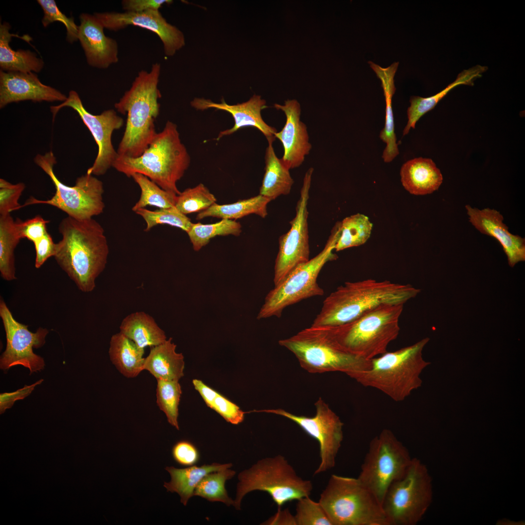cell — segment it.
Listing matches in <instances>:
<instances>
[{
    "instance_id": "obj_1",
    "label": "cell",
    "mask_w": 525,
    "mask_h": 525,
    "mask_svg": "<svg viewBox=\"0 0 525 525\" xmlns=\"http://www.w3.org/2000/svg\"><path fill=\"white\" fill-rule=\"evenodd\" d=\"M58 230L62 238L56 244V262L79 290L92 291L109 253L104 228L92 218L79 220L68 216L60 222Z\"/></svg>"
},
{
    "instance_id": "obj_2",
    "label": "cell",
    "mask_w": 525,
    "mask_h": 525,
    "mask_svg": "<svg viewBox=\"0 0 525 525\" xmlns=\"http://www.w3.org/2000/svg\"><path fill=\"white\" fill-rule=\"evenodd\" d=\"M420 292L409 284L386 280L346 282L325 298L312 326L341 325L382 305H404Z\"/></svg>"
},
{
    "instance_id": "obj_3",
    "label": "cell",
    "mask_w": 525,
    "mask_h": 525,
    "mask_svg": "<svg viewBox=\"0 0 525 525\" xmlns=\"http://www.w3.org/2000/svg\"><path fill=\"white\" fill-rule=\"evenodd\" d=\"M160 70V64L157 63L150 71H139L129 89L114 105L117 111L127 115L124 132L117 151L120 156H140L157 133L155 122L161 96L158 88Z\"/></svg>"
},
{
    "instance_id": "obj_4",
    "label": "cell",
    "mask_w": 525,
    "mask_h": 525,
    "mask_svg": "<svg viewBox=\"0 0 525 525\" xmlns=\"http://www.w3.org/2000/svg\"><path fill=\"white\" fill-rule=\"evenodd\" d=\"M190 161L176 125L168 121L141 155L137 158L118 155L112 167L128 177L136 173L142 174L163 190L178 195L181 192L176 183L183 177Z\"/></svg>"
},
{
    "instance_id": "obj_5",
    "label": "cell",
    "mask_w": 525,
    "mask_h": 525,
    "mask_svg": "<svg viewBox=\"0 0 525 525\" xmlns=\"http://www.w3.org/2000/svg\"><path fill=\"white\" fill-rule=\"evenodd\" d=\"M427 337L397 350L370 359V368L354 378L365 387L375 388L395 402H402L421 386L420 375L430 363L422 357Z\"/></svg>"
},
{
    "instance_id": "obj_6",
    "label": "cell",
    "mask_w": 525,
    "mask_h": 525,
    "mask_svg": "<svg viewBox=\"0 0 525 525\" xmlns=\"http://www.w3.org/2000/svg\"><path fill=\"white\" fill-rule=\"evenodd\" d=\"M279 343L292 352L301 367L310 373L337 371L354 379L359 373L370 368V360L345 350L329 327L311 325L291 337L280 340Z\"/></svg>"
},
{
    "instance_id": "obj_7",
    "label": "cell",
    "mask_w": 525,
    "mask_h": 525,
    "mask_svg": "<svg viewBox=\"0 0 525 525\" xmlns=\"http://www.w3.org/2000/svg\"><path fill=\"white\" fill-rule=\"evenodd\" d=\"M403 304H384L346 324L329 327L337 342L347 351L370 360L387 351L398 337Z\"/></svg>"
},
{
    "instance_id": "obj_8",
    "label": "cell",
    "mask_w": 525,
    "mask_h": 525,
    "mask_svg": "<svg viewBox=\"0 0 525 525\" xmlns=\"http://www.w3.org/2000/svg\"><path fill=\"white\" fill-rule=\"evenodd\" d=\"M318 502L332 525H389L382 504L358 478L331 475Z\"/></svg>"
},
{
    "instance_id": "obj_9",
    "label": "cell",
    "mask_w": 525,
    "mask_h": 525,
    "mask_svg": "<svg viewBox=\"0 0 525 525\" xmlns=\"http://www.w3.org/2000/svg\"><path fill=\"white\" fill-rule=\"evenodd\" d=\"M234 508L241 510L245 495L254 490L268 493L278 509L286 503L309 496L313 484L298 476L293 467L280 455L258 460L238 475Z\"/></svg>"
},
{
    "instance_id": "obj_10",
    "label": "cell",
    "mask_w": 525,
    "mask_h": 525,
    "mask_svg": "<svg viewBox=\"0 0 525 525\" xmlns=\"http://www.w3.org/2000/svg\"><path fill=\"white\" fill-rule=\"evenodd\" d=\"M337 224L322 251L317 255L294 268L284 279L271 290L265 298L257 318L271 316L280 317L288 306L315 296H321L324 290L317 282L318 276L326 263L334 260L333 253L337 240Z\"/></svg>"
},
{
    "instance_id": "obj_11",
    "label": "cell",
    "mask_w": 525,
    "mask_h": 525,
    "mask_svg": "<svg viewBox=\"0 0 525 525\" xmlns=\"http://www.w3.org/2000/svg\"><path fill=\"white\" fill-rule=\"evenodd\" d=\"M34 161L49 176L54 185L55 192L50 199L45 200L31 196L20 209L31 205L47 204L79 220L92 218L103 212L105 206L103 198L104 190L101 180L86 174L78 177L73 186L63 184L54 173L53 166L57 162L52 151L44 155L37 154Z\"/></svg>"
},
{
    "instance_id": "obj_12",
    "label": "cell",
    "mask_w": 525,
    "mask_h": 525,
    "mask_svg": "<svg viewBox=\"0 0 525 525\" xmlns=\"http://www.w3.org/2000/svg\"><path fill=\"white\" fill-rule=\"evenodd\" d=\"M432 479L420 460L413 458L404 475L388 489L382 503L389 525H415L432 501Z\"/></svg>"
},
{
    "instance_id": "obj_13",
    "label": "cell",
    "mask_w": 525,
    "mask_h": 525,
    "mask_svg": "<svg viewBox=\"0 0 525 525\" xmlns=\"http://www.w3.org/2000/svg\"><path fill=\"white\" fill-rule=\"evenodd\" d=\"M406 447L389 429L370 441L357 477L382 505L390 486L402 478L412 462Z\"/></svg>"
},
{
    "instance_id": "obj_14",
    "label": "cell",
    "mask_w": 525,
    "mask_h": 525,
    "mask_svg": "<svg viewBox=\"0 0 525 525\" xmlns=\"http://www.w3.org/2000/svg\"><path fill=\"white\" fill-rule=\"evenodd\" d=\"M315 415L313 417L299 416L284 409H263L251 412L272 413L287 418L296 424L319 445L320 464L315 472L317 474L333 468L337 455L343 439L344 423L321 398L315 403Z\"/></svg>"
},
{
    "instance_id": "obj_15",
    "label": "cell",
    "mask_w": 525,
    "mask_h": 525,
    "mask_svg": "<svg viewBox=\"0 0 525 525\" xmlns=\"http://www.w3.org/2000/svg\"><path fill=\"white\" fill-rule=\"evenodd\" d=\"M314 169L310 168L303 179L295 217L290 222L289 231L279 238V249L275 260L274 283H280L297 266L309 259L307 205Z\"/></svg>"
},
{
    "instance_id": "obj_16",
    "label": "cell",
    "mask_w": 525,
    "mask_h": 525,
    "mask_svg": "<svg viewBox=\"0 0 525 525\" xmlns=\"http://www.w3.org/2000/svg\"><path fill=\"white\" fill-rule=\"evenodd\" d=\"M65 106L71 107L77 112L98 145L97 156L87 174L96 175H104L112 167L118 157L112 143V135L115 130L122 127L124 123L123 119L113 109L105 110L99 115L90 113L84 107L78 93L72 90L69 92L64 102L50 107L53 118L59 110Z\"/></svg>"
},
{
    "instance_id": "obj_17",
    "label": "cell",
    "mask_w": 525,
    "mask_h": 525,
    "mask_svg": "<svg viewBox=\"0 0 525 525\" xmlns=\"http://www.w3.org/2000/svg\"><path fill=\"white\" fill-rule=\"evenodd\" d=\"M0 316L1 318L6 338V346L0 358V368L4 371L12 367L21 365L30 370V374L42 370L45 362L42 357L35 354L34 348H39L45 343L47 329L39 327L35 332L28 329V326L17 321L1 299Z\"/></svg>"
},
{
    "instance_id": "obj_18",
    "label": "cell",
    "mask_w": 525,
    "mask_h": 525,
    "mask_svg": "<svg viewBox=\"0 0 525 525\" xmlns=\"http://www.w3.org/2000/svg\"><path fill=\"white\" fill-rule=\"evenodd\" d=\"M94 15L104 27L109 30L116 31L131 25L153 32L161 40L164 53L168 56L174 55L185 44L182 32L168 23L159 10L95 13Z\"/></svg>"
},
{
    "instance_id": "obj_19",
    "label": "cell",
    "mask_w": 525,
    "mask_h": 525,
    "mask_svg": "<svg viewBox=\"0 0 525 525\" xmlns=\"http://www.w3.org/2000/svg\"><path fill=\"white\" fill-rule=\"evenodd\" d=\"M274 107L282 110L286 116L284 127L275 134L283 147V155L280 159L289 170L297 168L312 148L307 127L300 120V104L296 100H287L283 105L275 104Z\"/></svg>"
},
{
    "instance_id": "obj_20",
    "label": "cell",
    "mask_w": 525,
    "mask_h": 525,
    "mask_svg": "<svg viewBox=\"0 0 525 525\" xmlns=\"http://www.w3.org/2000/svg\"><path fill=\"white\" fill-rule=\"evenodd\" d=\"M66 95L42 84L34 72L0 71V108L13 102H64Z\"/></svg>"
},
{
    "instance_id": "obj_21",
    "label": "cell",
    "mask_w": 525,
    "mask_h": 525,
    "mask_svg": "<svg viewBox=\"0 0 525 525\" xmlns=\"http://www.w3.org/2000/svg\"><path fill=\"white\" fill-rule=\"evenodd\" d=\"M469 221L481 233L496 239L506 254L508 263L512 267L525 261V239L508 231L503 223L504 217L497 210L490 208L479 210L466 205Z\"/></svg>"
},
{
    "instance_id": "obj_22",
    "label": "cell",
    "mask_w": 525,
    "mask_h": 525,
    "mask_svg": "<svg viewBox=\"0 0 525 525\" xmlns=\"http://www.w3.org/2000/svg\"><path fill=\"white\" fill-rule=\"evenodd\" d=\"M78 39L84 50L89 65L107 69L119 61L117 41L105 35V28L94 16L87 13L80 15Z\"/></svg>"
},
{
    "instance_id": "obj_23",
    "label": "cell",
    "mask_w": 525,
    "mask_h": 525,
    "mask_svg": "<svg viewBox=\"0 0 525 525\" xmlns=\"http://www.w3.org/2000/svg\"><path fill=\"white\" fill-rule=\"evenodd\" d=\"M265 105V101L257 95H254L246 102L233 105L227 104L224 100L220 103H216L210 99L199 98H194L191 102V106L197 110L214 108L226 111L232 115L234 125L231 128L221 131L217 140L231 135L240 128L249 126L259 129L266 139L275 137L276 129L268 125L262 117L261 111L266 107Z\"/></svg>"
},
{
    "instance_id": "obj_24",
    "label": "cell",
    "mask_w": 525,
    "mask_h": 525,
    "mask_svg": "<svg viewBox=\"0 0 525 525\" xmlns=\"http://www.w3.org/2000/svg\"><path fill=\"white\" fill-rule=\"evenodd\" d=\"M401 180L404 189L417 195L430 194L438 190L443 181L440 170L431 158H416L402 166Z\"/></svg>"
},
{
    "instance_id": "obj_25",
    "label": "cell",
    "mask_w": 525,
    "mask_h": 525,
    "mask_svg": "<svg viewBox=\"0 0 525 525\" xmlns=\"http://www.w3.org/2000/svg\"><path fill=\"white\" fill-rule=\"evenodd\" d=\"M10 25L4 22L0 25V67L5 71L39 72L43 68V60L29 50H13L10 46L13 36L19 37L28 43L32 40L28 35L20 36L9 32Z\"/></svg>"
},
{
    "instance_id": "obj_26",
    "label": "cell",
    "mask_w": 525,
    "mask_h": 525,
    "mask_svg": "<svg viewBox=\"0 0 525 525\" xmlns=\"http://www.w3.org/2000/svg\"><path fill=\"white\" fill-rule=\"evenodd\" d=\"M172 338L151 347L145 358L143 369L149 371L157 380H177L183 376L184 356L177 353Z\"/></svg>"
},
{
    "instance_id": "obj_27",
    "label": "cell",
    "mask_w": 525,
    "mask_h": 525,
    "mask_svg": "<svg viewBox=\"0 0 525 525\" xmlns=\"http://www.w3.org/2000/svg\"><path fill=\"white\" fill-rule=\"evenodd\" d=\"M488 69V67L485 66L475 65L460 72L453 82L434 95L426 98L411 96L409 100L410 105L407 110L408 121L403 130V135L407 134L411 128L414 129L419 119L433 109L450 90L461 85L473 86L474 81L481 77Z\"/></svg>"
},
{
    "instance_id": "obj_28",
    "label": "cell",
    "mask_w": 525,
    "mask_h": 525,
    "mask_svg": "<svg viewBox=\"0 0 525 525\" xmlns=\"http://www.w3.org/2000/svg\"><path fill=\"white\" fill-rule=\"evenodd\" d=\"M231 463H213L201 466L193 465L186 468L179 469L173 466L167 467L165 470L171 476L169 482H164V487L167 491L176 492L180 497V501L186 506L201 480L208 473L227 468H230Z\"/></svg>"
},
{
    "instance_id": "obj_29",
    "label": "cell",
    "mask_w": 525,
    "mask_h": 525,
    "mask_svg": "<svg viewBox=\"0 0 525 525\" xmlns=\"http://www.w3.org/2000/svg\"><path fill=\"white\" fill-rule=\"evenodd\" d=\"M275 137L267 139L265 173L259 194L271 201L281 195L288 194L294 183L289 169L276 156L273 146Z\"/></svg>"
},
{
    "instance_id": "obj_30",
    "label": "cell",
    "mask_w": 525,
    "mask_h": 525,
    "mask_svg": "<svg viewBox=\"0 0 525 525\" xmlns=\"http://www.w3.org/2000/svg\"><path fill=\"white\" fill-rule=\"evenodd\" d=\"M120 330V332L143 349L158 345L167 340L165 332L155 319L142 311L127 315L122 320Z\"/></svg>"
},
{
    "instance_id": "obj_31",
    "label": "cell",
    "mask_w": 525,
    "mask_h": 525,
    "mask_svg": "<svg viewBox=\"0 0 525 525\" xmlns=\"http://www.w3.org/2000/svg\"><path fill=\"white\" fill-rule=\"evenodd\" d=\"M144 349L119 332L113 335L110 341L109 355L119 371L128 378L138 376L144 370Z\"/></svg>"
},
{
    "instance_id": "obj_32",
    "label": "cell",
    "mask_w": 525,
    "mask_h": 525,
    "mask_svg": "<svg viewBox=\"0 0 525 525\" xmlns=\"http://www.w3.org/2000/svg\"><path fill=\"white\" fill-rule=\"evenodd\" d=\"M270 201L269 199L259 194L231 204L220 205L215 203L207 210L199 212L196 219L200 220L207 217H215L235 220L251 214L265 218L267 215V206Z\"/></svg>"
},
{
    "instance_id": "obj_33",
    "label": "cell",
    "mask_w": 525,
    "mask_h": 525,
    "mask_svg": "<svg viewBox=\"0 0 525 525\" xmlns=\"http://www.w3.org/2000/svg\"><path fill=\"white\" fill-rule=\"evenodd\" d=\"M11 214L0 215V273L7 281L16 279L14 252L21 240Z\"/></svg>"
},
{
    "instance_id": "obj_34",
    "label": "cell",
    "mask_w": 525,
    "mask_h": 525,
    "mask_svg": "<svg viewBox=\"0 0 525 525\" xmlns=\"http://www.w3.org/2000/svg\"><path fill=\"white\" fill-rule=\"evenodd\" d=\"M338 224L335 251L364 244L370 237L372 228V224L368 218L360 213L346 217Z\"/></svg>"
},
{
    "instance_id": "obj_35",
    "label": "cell",
    "mask_w": 525,
    "mask_h": 525,
    "mask_svg": "<svg viewBox=\"0 0 525 525\" xmlns=\"http://www.w3.org/2000/svg\"><path fill=\"white\" fill-rule=\"evenodd\" d=\"M242 232V225L234 220L222 219L220 221L209 224L192 223L187 232L194 250L198 251L206 246L210 239L217 236L229 235L239 236Z\"/></svg>"
},
{
    "instance_id": "obj_36",
    "label": "cell",
    "mask_w": 525,
    "mask_h": 525,
    "mask_svg": "<svg viewBox=\"0 0 525 525\" xmlns=\"http://www.w3.org/2000/svg\"><path fill=\"white\" fill-rule=\"evenodd\" d=\"M235 473L236 472L230 468L208 473L198 484L194 496L201 497L210 502H220L228 506H234V500L228 496L225 484Z\"/></svg>"
},
{
    "instance_id": "obj_37",
    "label": "cell",
    "mask_w": 525,
    "mask_h": 525,
    "mask_svg": "<svg viewBox=\"0 0 525 525\" xmlns=\"http://www.w3.org/2000/svg\"><path fill=\"white\" fill-rule=\"evenodd\" d=\"M131 177L141 190L140 198L132 209L134 212L147 206H156L159 209L175 206L178 195L176 193L163 190L142 174H134Z\"/></svg>"
},
{
    "instance_id": "obj_38",
    "label": "cell",
    "mask_w": 525,
    "mask_h": 525,
    "mask_svg": "<svg viewBox=\"0 0 525 525\" xmlns=\"http://www.w3.org/2000/svg\"><path fill=\"white\" fill-rule=\"evenodd\" d=\"M157 403L165 414L168 422L179 430L178 405L182 394L178 381L157 380Z\"/></svg>"
},
{
    "instance_id": "obj_39",
    "label": "cell",
    "mask_w": 525,
    "mask_h": 525,
    "mask_svg": "<svg viewBox=\"0 0 525 525\" xmlns=\"http://www.w3.org/2000/svg\"><path fill=\"white\" fill-rule=\"evenodd\" d=\"M216 198L203 184L186 189L177 195L175 207L184 214L204 211L216 203Z\"/></svg>"
},
{
    "instance_id": "obj_40",
    "label": "cell",
    "mask_w": 525,
    "mask_h": 525,
    "mask_svg": "<svg viewBox=\"0 0 525 525\" xmlns=\"http://www.w3.org/2000/svg\"><path fill=\"white\" fill-rule=\"evenodd\" d=\"M135 212L141 216L145 221L146 231L158 225L166 224L178 228L187 233L193 223L186 215L181 212L175 206L159 209L154 211L142 208Z\"/></svg>"
},
{
    "instance_id": "obj_41",
    "label": "cell",
    "mask_w": 525,
    "mask_h": 525,
    "mask_svg": "<svg viewBox=\"0 0 525 525\" xmlns=\"http://www.w3.org/2000/svg\"><path fill=\"white\" fill-rule=\"evenodd\" d=\"M294 515L297 525H332L324 508L309 496L298 499Z\"/></svg>"
},
{
    "instance_id": "obj_42",
    "label": "cell",
    "mask_w": 525,
    "mask_h": 525,
    "mask_svg": "<svg viewBox=\"0 0 525 525\" xmlns=\"http://www.w3.org/2000/svg\"><path fill=\"white\" fill-rule=\"evenodd\" d=\"M37 2L41 7L44 16L42 23L44 27L48 26L54 21L62 23L67 30V40L73 43L78 40V26L74 21L73 17L68 18L58 8L54 0H37Z\"/></svg>"
},
{
    "instance_id": "obj_43",
    "label": "cell",
    "mask_w": 525,
    "mask_h": 525,
    "mask_svg": "<svg viewBox=\"0 0 525 525\" xmlns=\"http://www.w3.org/2000/svg\"><path fill=\"white\" fill-rule=\"evenodd\" d=\"M25 188L22 182L13 184L7 180L0 179V215L11 213L20 209L19 199Z\"/></svg>"
},
{
    "instance_id": "obj_44",
    "label": "cell",
    "mask_w": 525,
    "mask_h": 525,
    "mask_svg": "<svg viewBox=\"0 0 525 525\" xmlns=\"http://www.w3.org/2000/svg\"><path fill=\"white\" fill-rule=\"evenodd\" d=\"M18 233L20 239L26 238L33 243L41 239L48 232L46 220L40 215L22 221L17 218L15 221Z\"/></svg>"
},
{
    "instance_id": "obj_45",
    "label": "cell",
    "mask_w": 525,
    "mask_h": 525,
    "mask_svg": "<svg viewBox=\"0 0 525 525\" xmlns=\"http://www.w3.org/2000/svg\"><path fill=\"white\" fill-rule=\"evenodd\" d=\"M210 408L231 424H238L244 420L245 413L219 393L214 398Z\"/></svg>"
},
{
    "instance_id": "obj_46",
    "label": "cell",
    "mask_w": 525,
    "mask_h": 525,
    "mask_svg": "<svg viewBox=\"0 0 525 525\" xmlns=\"http://www.w3.org/2000/svg\"><path fill=\"white\" fill-rule=\"evenodd\" d=\"M172 455L177 463L185 466H193L200 459L198 449L191 442L186 440L179 441L173 446Z\"/></svg>"
},
{
    "instance_id": "obj_47",
    "label": "cell",
    "mask_w": 525,
    "mask_h": 525,
    "mask_svg": "<svg viewBox=\"0 0 525 525\" xmlns=\"http://www.w3.org/2000/svg\"><path fill=\"white\" fill-rule=\"evenodd\" d=\"M35 250V267L40 268L50 257L54 256L56 244L47 232L43 237L34 243Z\"/></svg>"
},
{
    "instance_id": "obj_48",
    "label": "cell",
    "mask_w": 525,
    "mask_h": 525,
    "mask_svg": "<svg viewBox=\"0 0 525 525\" xmlns=\"http://www.w3.org/2000/svg\"><path fill=\"white\" fill-rule=\"evenodd\" d=\"M41 379L30 385H25L23 387L12 392H5L0 394V413H3L5 410L10 408L17 400H22L29 395L34 390L35 387L43 382Z\"/></svg>"
},
{
    "instance_id": "obj_49",
    "label": "cell",
    "mask_w": 525,
    "mask_h": 525,
    "mask_svg": "<svg viewBox=\"0 0 525 525\" xmlns=\"http://www.w3.org/2000/svg\"><path fill=\"white\" fill-rule=\"evenodd\" d=\"M171 0H123L121 4L125 12H142L149 10H159L164 4H171Z\"/></svg>"
},
{
    "instance_id": "obj_50",
    "label": "cell",
    "mask_w": 525,
    "mask_h": 525,
    "mask_svg": "<svg viewBox=\"0 0 525 525\" xmlns=\"http://www.w3.org/2000/svg\"><path fill=\"white\" fill-rule=\"evenodd\" d=\"M264 525H297L295 516L288 509H278L277 512L266 521Z\"/></svg>"
},
{
    "instance_id": "obj_51",
    "label": "cell",
    "mask_w": 525,
    "mask_h": 525,
    "mask_svg": "<svg viewBox=\"0 0 525 525\" xmlns=\"http://www.w3.org/2000/svg\"><path fill=\"white\" fill-rule=\"evenodd\" d=\"M194 388L199 393L207 405L210 407L218 393L197 379L192 380Z\"/></svg>"
}]
</instances>
